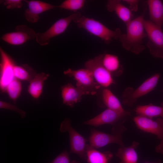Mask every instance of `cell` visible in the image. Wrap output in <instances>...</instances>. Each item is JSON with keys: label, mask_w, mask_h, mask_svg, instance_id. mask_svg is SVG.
<instances>
[{"label": "cell", "mask_w": 163, "mask_h": 163, "mask_svg": "<svg viewBox=\"0 0 163 163\" xmlns=\"http://www.w3.org/2000/svg\"><path fill=\"white\" fill-rule=\"evenodd\" d=\"M36 34L33 29L27 25L21 24L16 26L14 31L3 35L1 38L10 44L19 45L30 40L35 39Z\"/></svg>", "instance_id": "obj_11"}, {"label": "cell", "mask_w": 163, "mask_h": 163, "mask_svg": "<svg viewBox=\"0 0 163 163\" xmlns=\"http://www.w3.org/2000/svg\"><path fill=\"white\" fill-rule=\"evenodd\" d=\"M103 88L101 90L100 96L98 97L97 103L98 106L118 112H124L125 110L119 100L111 91L107 88Z\"/></svg>", "instance_id": "obj_15"}, {"label": "cell", "mask_w": 163, "mask_h": 163, "mask_svg": "<svg viewBox=\"0 0 163 163\" xmlns=\"http://www.w3.org/2000/svg\"><path fill=\"white\" fill-rule=\"evenodd\" d=\"M102 62L112 77H118L122 74L123 67L117 56L107 53L103 54Z\"/></svg>", "instance_id": "obj_18"}, {"label": "cell", "mask_w": 163, "mask_h": 163, "mask_svg": "<svg viewBox=\"0 0 163 163\" xmlns=\"http://www.w3.org/2000/svg\"><path fill=\"white\" fill-rule=\"evenodd\" d=\"M145 30L148 41L147 46L154 57L163 58V32L161 27L150 20H145Z\"/></svg>", "instance_id": "obj_6"}, {"label": "cell", "mask_w": 163, "mask_h": 163, "mask_svg": "<svg viewBox=\"0 0 163 163\" xmlns=\"http://www.w3.org/2000/svg\"><path fill=\"white\" fill-rule=\"evenodd\" d=\"M139 144L138 142L133 141L129 146L119 148L116 155L120 160L119 163H137L138 156L136 149Z\"/></svg>", "instance_id": "obj_20"}, {"label": "cell", "mask_w": 163, "mask_h": 163, "mask_svg": "<svg viewBox=\"0 0 163 163\" xmlns=\"http://www.w3.org/2000/svg\"><path fill=\"white\" fill-rule=\"evenodd\" d=\"M75 22L79 28L85 30L107 44H109L113 39H119L122 34L119 28L112 30L99 21L84 16H82Z\"/></svg>", "instance_id": "obj_2"}, {"label": "cell", "mask_w": 163, "mask_h": 163, "mask_svg": "<svg viewBox=\"0 0 163 163\" xmlns=\"http://www.w3.org/2000/svg\"><path fill=\"white\" fill-rule=\"evenodd\" d=\"M145 163H156L154 162H146Z\"/></svg>", "instance_id": "obj_32"}, {"label": "cell", "mask_w": 163, "mask_h": 163, "mask_svg": "<svg viewBox=\"0 0 163 163\" xmlns=\"http://www.w3.org/2000/svg\"><path fill=\"white\" fill-rule=\"evenodd\" d=\"M155 150L156 152L163 155V139L161 140L159 144L156 147Z\"/></svg>", "instance_id": "obj_31"}, {"label": "cell", "mask_w": 163, "mask_h": 163, "mask_svg": "<svg viewBox=\"0 0 163 163\" xmlns=\"http://www.w3.org/2000/svg\"><path fill=\"white\" fill-rule=\"evenodd\" d=\"M106 7L109 11L115 12L118 18L126 24L131 20V11L122 4L120 0H109Z\"/></svg>", "instance_id": "obj_17"}, {"label": "cell", "mask_w": 163, "mask_h": 163, "mask_svg": "<svg viewBox=\"0 0 163 163\" xmlns=\"http://www.w3.org/2000/svg\"><path fill=\"white\" fill-rule=\"evenodd\" d=\"M3 4L8 9L20 8L23 6L21 0H5L3 1Z\"/></svg>", "instance_id": "obj_29"}, {"label": "cell", "mask_w": 163, "mask_h": 163, "mask_svg": "<svg viewBox=\"0 0 163 163\" xmlns=\"http://www.w3.org/2000/svg\"><path fill=\"white\" fill-rule=\"evenodd\" d=\"M0 54V88L1 91L4 92L8 85L15 78L13 69L15 64L13 59L1 47Z\"/></svg>", "instance_id": "obj_13"}, {"label": "cell", "mask_w": 163, "mask_h": 163, "mask_svg": "<svg viewBox=\"0 0 163 163\" xmlns=\"http://www.w3.org/2000/svg\"><path fill=\"white\" fill-rule=\"evenodd\" d=\"M21 90V85L19 80L14 79L8 85L6 91L9 97L14 102L19 96Z\"/></svg>", "instance_id": "obj_25"}, {"label": "cell", "mask_w": 163, "mask_h": 163, "mask_svg": "<svg viewBox=\"0 0 163 163\" xmlns=\"http://www.w3.org/2000/svg\"><path fill=\"white\" fill-rule=\"evenodd\" d=\"M150 20L161 27L163 23V4L160 0H148L147 1Z\"/></svg>", "instance_id": "obj_21"}, {"label": "cell", "mask_w": 163, "mask_h": 163, "mask_svg": "<svg viewBox=\"0 0 163 163\" xmlns=\"http://www.w3.org/2000/svg\"><path fill=\"white\" fill-rule=\"evenodd\" d=\"M135 111L137 116H142L151 118H163V102L159 106L152 104L139 105L136 107Z\"/></svg>", "instance_id": "obj_23"}, {"label": "cell", "mask_w": 163, "mask_h": 163, "mask_svg": "<svg viewBox=\"0 0 163 163\" xmlns=\"http://www.w3.org/2000/svg\"><path fill=\"white\" fill-rule=\"evenodd\" d=\"M63 73L69 77L73 78L76 81V87L81 90L84 94H96L101 87L96 82L91 72L86 69L77 70L69 69Z\"/></svg>", "instance_id": "obj_5"}, {"label": "cell", "mask_w": 163, "mask_h": 163, "mask_svg": "<svg viewBox=\"0 0 163 163\" xmlns=\"http://www.w3.org/2000/svg\"><path fill=\"white\" fill-rule=\"evenodd\" d=\"M123 1L129 5V9L131 11L136 12L138 11V5L139 2L138 0H123Z\"/></svg>", "instance_id": "obj_30"}, {"label": "cell", "mask_w": 163, "mask_h": 163, "mask_svg": "<svg viewBox=\"0 0 163 163\" xmlns=\"http://www.w3.org/2000/svg\"><path fill=\"white\" fill-rule=\"evenodd\" d=\"M103 54L87 61L85 68L91 73L96 82L101 87L107 88L115 83L112 76L103 66L102 59Z\"/></svg>", "instance_id": "obj_9"}, {"label": "cell", "mask_w": 163, "mask_h": 163, "mask_svg": "<svg viewBox=\"0 0 163 163\" xmlns=\"http://www.w3.org/2000/svg\"><path fill=\"white\" fill-rule=\"evenodd\" d=\"M14 78L18 80L29 82L36 74L35 71L27 64L15 65L13 69Z\"/></svg>", "instance_id": "obj_24"}, {"label": "cell", "mask_w": 163, "mask_h": 163, "mask_svg": "<svg viewBox=\"0 0 163 163\" xmlns=\"http://www.w3.org/2000/svg\"><path fill=\"white\" fill-rule=\"evenodd\" d=\"M78 11L56 21L44 32L37 33L35 40L40 45L45 46L48 45L52 38L64 33L72 21L75 22L81 16Z\"/></svg>", "instance_id": "obj_4"}, {"label": "cell", "mask_w": 163, "mask_h": 163, "mask_svg": "<svg viewBox=\"0 0 163 163\" xmlns=\"http://www.w3.org/2000/svg\"><path fill=\"white\" fill-rule=\"evenodd\" d=\"M61 90L63 103L71 108L80 101L82 95L84 94L81 90L70 83L62 86Z\"/></svg>", "instance_id": "obj_16"}, {"label": "cell", "mask_w": 163, "mask_h": 163, "mask_svg": "<svg viewBox=\"0 0 163 163\" xmlns=\"http://www.w3.org/2000/svg\"><path fill=\"white\" fill-rule=\"evenodd\" d=\"M130 115V113L126 110L120 112L107 108L95 117L85 121L83 124L95 126L106 124L114 126L121 124Z\"/></svg>", "instance_id": "obj_10"}, {"label": "cell", "mask_w": 163, "mask_h": 163, "mask_svg": "<svg viewBox=\"0 0 163 163\" xmlns=\"http://www.w3.org/2000/svg\"><path fill=\"white\" fill-rule=\"evenodd\" d=\"M137 127L141 130L155 135L159 139H163V118L155 120L142 116H137L133 119Z\"/></svg>", "instance_id": "obj_12"}, {"label": "cell", "mask_w": 163, "mask_h": 163, "mask_svg": "<svg viewBox=\"0 0 163 163\" xmlns=\"http://www.w3.org/2000/svg\"><path fill=\"white\" fill-rule=\"evenodd\" d=\"M68 152L66 149L57 156L51 162L48 163H80L79 161L75 160L70 161Z\"/></svg>", "instance_id": "obj_27"}, {"label": "cell", "mask_w": 163, "mask_h": 163, "mask_svg": "<svg viewBox=\"0 0 163 163\" xmlns=\"http://www.w3.org/2000/svg\"><path fill=\"white\" fill-rule=\"evenodd\" d=\"M85 152L88 163H109L113 157L110 151L100 152L88 144L86 145Z\"/></svg>", "instance_id": "obj_19"}, {"label": "cell", "mask_w": 163, "mask_h": 163, "mask_svg": "<svg viewBox=\"0 0 163 163\" xmlns=\"http://www.w3.org/2000/svg\"><path fill=\"white\" fill-rule=\"evenodd\" d=\"M160 77V74H155L146 80L135 90L130 87L125 89L122 95L123 104L131 107L139 97L153 90L158 83Z\"/></svg>", "instance_id": "obj_7"}, {"label": "cell", "mask_w": 163, "mask_h": 163, "mask_svg": "<svg viewBox=\"0 0 163 163\" xmlns=\"http://www.w3.org/2000/svg\"><path fill=\"white\" fill-rule=\"evenodd\" d=\"M0 108L14 111L19 114L22 118H24L26 116V113L24 111L19 109L16 106L4 101H0Z\"/></svg>", "instance_id": "obj_28"}, {"label": "cell", "mask_w": 163, "mask_h": 163, "mask_svg": "<svg viewBox=\"0 0 163 163\" xmlns=\"http://www.w3.org/2000/svg\"><path fill=\"white\" fill-rule=\"evenodd\" d=\"M49 75L44 72L36 74L34 78L29 82L27 91L29 94L34 99H37L42 93L44 81Z\"/></svg>", "instance_id": "obj_22"}, {"label": "cell", "mask_w": 163, "mask_h": 163, "mask_svg": "<svg viewBox=\"0 0 163 163\" xmlns=\"http://www.w3.org/2000/svg\"><path fill=\"white\" fill-rule=\"evenodd\" d=\"M62 133L68 132L69 136L70 149L69 153L78 155L81 158L86 161L85 149L86 140L72 126L70 119L66 118L61 123L59 128Z\"/></svg>", "instance_id": "obj_8"}, {"label": "cell", "mask_w": 163, "mask_h": 163, "mask_svg": "<svg viewBox=\"0 0 163 163\" xmlns=\"http://www.w3.org/2000/svg\"><path fill=\"white\" fill-rule=\"evenodd\" d=\"M27 5L25 10L24 16L26 19L31 23L37 22L39 19L41 13L55 8L57 5L39 0H24Z\"/></svg>", "instance_id": "obj_14"}, {"label": "cell", "mask_w": 163, "mask_h": 163, "mask_svg": "<svg viewBox=\"0 0 163 163\" xmlns=\"http://www.w3.org/2000/svg\"><path fill=\"white\" fill-rule=\"evenodd\" d=\"M126 130L125 127L121 124L113 126L111 129L112 134L92 129L88 139L89 145L95 149L100 148L112 143L117 144L120 147L124 146L122 135Z\"/></svg>", "instance_id": "obj_3"}, {"label": "cell", "mask_w": 163, "mask_h": 163, "mask_svg": "<svg viewBox=\"0 0 163 163\" xmlns=\"http://www.w3.org/2000/svg\"><path fill=\"white\" fill-rule=\"evenodd\" d=\"M85 2V1L84 0H66L60 5H57V8L75 12L83 7Z\"/></svg>", "instance_id": "obj_26"}, {"label": "cell", "mask_w": 163, "mask_h": 163, "mask_svg": "<svg viewBox=\"0 0 163 163\" xmlns=\"http://www.w3.org/2000/svg\"><path fill=\"white\" fill-rule=\"evenodd\" d=\"M145 7L142 14L126 24V33L122 34L119 40L126 50L138 54L145 49L143 40L147 35L144 28Z\"/></svg>", "instance_id": "obj_1"}]
</instances>
